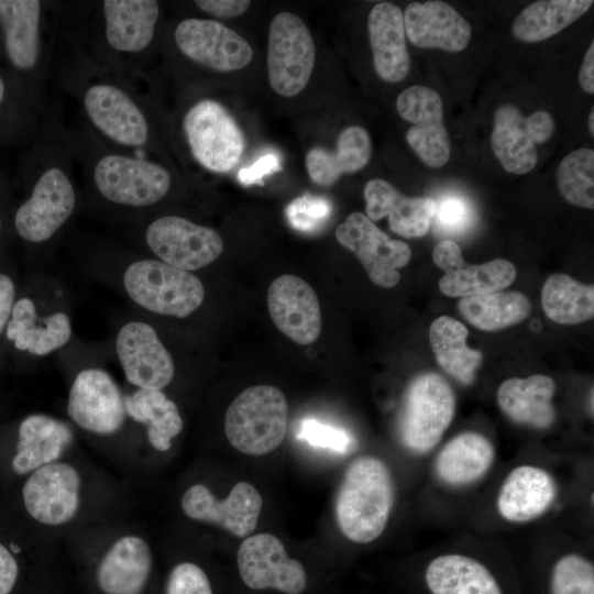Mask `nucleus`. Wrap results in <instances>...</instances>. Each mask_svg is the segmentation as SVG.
<instances>
[{"instance_id":"obj_1","label":"nucleus","mask_w":594,"mask_h":594,"mask_svg":"<svg viewBox=\"0 0 594 594\" xmlns=\"http://www.w3.org/2000/svg\"><path fill=\"white\" fill-rule=\"evenodd\" d=\"M395 502V484L387 464L375 457L354 459L336 497V519L345 538L369 543L385 530Z\"/></svg>"},{"instance_id":"obj_2","label":"nucleus","mask_w":594,"mask_h":594,"mask_svg":"<svg viewBox=\"0 0 594 594\" xmlns=\"http://www.w3.org/2000/svg\"><path fill=\"white\" fill-rule=\"evenodd\" d=\"M288 405L272 385L251 386L230 404L224 418L229 442L240 452L262 455L275 450L287 431Z\"/></svg>"},{"instance_id":"obj_3","label":"nucleus","mask_w":594,"mask_h":594,"mask_svg":"<svg viewBox=\"0 0 594 594\" xmlns=\"http://www.w3.org/2000/svg\"><path fill=\"white\" fill-rule=\"evenodd\" d=\"M455 395L437 373H422L408 385L399 418V439L415 454H425L441 440L455 413Z\"/></svg>"},{"instance_id":"obj_4","label":"nucleus","mask_w":594,"mask_h":594,"mask_svg":"<svg viewBox=\"0 0 594 594\" xmlns=\"http://www.w3.org/2000/svg\"><path fill=\"white\" fill-rule=\"evenodd\" d=\"M123 286L136 305L177 318L193 314L205 298L204 285L196 275L155 260L129 265L123 274Z\"/></svg>"},{"instance_id":"obj_5","label":"nucleus","mask_w":594,"mask_h":594,"mask_svg":"<svg viewBox=\"0 0 594 594\" xmlns=\"http://www.w3.org/2000/svg\"><path fill=\"white\" fill-rule=\"evenodd\" d=\"M316 59L312 35L292 12L277 13L268 29L267 74L272 89L294 97L307 86Z\"/></svg>"},{"instance_id":"obj_6","label":"nucleus","mask_w":594,"mask_h":594,"mask_svg":"<svg viewBox=\"0 0 594 594\" xmlns=\"http://www.w3.org/2000/svg\"><path fill=\"white\" fill-rule=\"evenodd\" d=\"M184 131L195 158L215 173L231 170L244 151V136L235 120L211 99L201 100L187 111Z\"/></svg>"},{"instance_id":"obj_7","label":"nucleus","mask_w":594,"mask_h":594,"mask_svg":"<svg viewBox=\"0 0 594 594\" xmlns=\"http://www.w3.org/2000/svg\"><path fill=\"white\" fill-rule=\"evenodd\" d=\"M94 179L105 198L131 207L160 201L172 183L169 173L161 165L119 154L101 157L95 166Z\"/></svg>"},{"instance_id":"obj_8","label":"nucleus","mask_w":594,"mask_h":594,"mask_svg":"<svg viewBox=\"0 0 594 594\" xmlns=\"http://www.w3.org/2000/svg\"><path fill=\"white\" fill-rule=\"evenodd\" d=\"M336 238L356 255L370 279L383 288H391L399 282L398 268L407 265L411 257L407 243L391 239L361 212L348 216L338 226Z\"/></svg>"},{"instance_id":"obj_9","label":"nucleus","mask_w":594,"mask_h":594,"mask_svg":"<svg viewBox=\"0 0 594 594\" xmlns=\"http://www.w3.org/2000/svg\"><path fill=\"white\" fill-rule=\"evenodd\" d=\"M145 240L162 262L188 272L211 264L223 250L217 231L178 216L154 220L146 229Z\"/></svg>"},{"instance_id":"obj_10","label":"nucleus","mask_w":594,"mask_h":594,"mask_svg":"<svg viewBox=\"0 0 594 594\" xmlns=\"http://www.w3.org/2000/svg\"><path fill=\"white\" fill-rule=\"evenodd\" d=\"M81 477L75 466L56 461L45 464L28 476L22 487L26 513L46 526L72 521L80 506Z\"/></svg>"},{"instance_id":"obj_11","label":"nucleus","mask_w":594,"mask_h":594,"mask_svg":"<svg viewBox=\"0 0 594 594\" xmlns=\"http://www.w3.org/2000/svg\"><path fill=\"white\" fill-rule=\"evenodd\" d=\"M396 109L411 123L406 141L422 163L432 168L446 165L450 158V140L440 95L426 86H410L398 95Z\"/></svg>"},{"instance_id":"obj_12","label":"nucleus","mask_w":594,"mask_h":594,"mask_svg":"<svg viewBox=\"0 0 594 594\" xmlns=\"http://www.w3.org/2000/svg\"><path fill=\"white\" fill-rule=\"evenodd\" d=\"M237 561L240 576L250 588H274L286 594H300L306 588L304 566L287 557L284 544L274 535L257 534L244 539Z\"/></svg>"},{"instance_id":"obj_13","label":"nucleus","mask_w":594,"mask_h":594,"mask_svg":"<svg viewBox=\"0 0 594 594\" xmlns=\"http://www.w3.org/2000/svg\"><path fill=\"white\" fill-rule=\"evenodd\" d=\"M75 204V190L68 176L61 168L51 167L37 179L31 197L16 210L15 229L29 242H44L66 222Z\"/></svg>"},{"instance_id":"obj_14","label":"nucleus","mask_w":594,"mask_h":594,"mask_svg":"<svg viewBox=\"0 0 594 594\" xmlns=\"http://www.w3.org/2000/svg\"><path fill=\"white\" fill-rule=\"evenodd\" d=\"M67 414L80 428L101 436L119 431L127 416L118 385L100 369L77 374L69 391Z\"/></svg>"},{"instance_id":"obj_15","label":"nucleus","mask_w":594,"mask_h":594,"mask_svg":"<svg viewBox=\"0 0 594 594\" xmlns=\"http://www.w3.org/2000/svg\"><path fill=\"white\" fill-rule=\"evenodd\" d=\"M174 36L185 56L213 70H239L253 58L252 47L244 37L213 20H183Z\"/></svg>"},{"instance_id":"obj_16","label":"nucleus","mask_w":594,"mask_h":594,"mask_svg":"<svg viewBox=\"0 0 594 594\" xmlns=\"http://www.w3.org/2000/svg\"><path fill=\"white\" fill-rule=\"evenodd\" d=\"M116 351L132 385L162 391L172 382L175 373L172 355L152 326L141 321L125 323L118 332Z\"/></svg>"},{"instance_id":"obj_17","label":"nucleus","mask_w":594,"mask_h":594,"mask_svg":"<svg viewBox=\"0 0 594 594\" xmlns=\"http://www.w3.org/2000/svg\"><path fill=\"white\" fill-rule=\"evenodd\" d=\"M262 504L257 490L246 482L237 483L222 502L204 484L191 485L180 499L188 518L218 525L237 537L249 536L255 529Z\"/></svg>"},{"instance_id":"obj_18","label":"nucleus","mask_w":594,"mask_h":594,"mask_svg":"<svg viewBox=\"0 0 594 594\" xmlns=\"http://www.w3.org/2000/svg\"><path fill=\"white\" fill-rule=\"evenodd\" d=\"M435 264L443 270L439 280L442 294L449 297H469L498 292L516 278V267L505 258L483 264L465 263L460 246L453 240L440 241L432 251Z\"/></svg>"},{"instance_id":"obj_19","label":"nucleus","mask_w":594,"mask_h":594,"mask_svg":"<svg viewBox=\"0 0 594 594\" xmlns=\"http://www.w3.org/2000/svg\"><path fill=\"white\" fill-rule=\"evenodd\" d=\"M267 307L276 328L294 342L307 345L321 332V310L312 287L296 275L274 279L267 292Z\"/></svg>"},{"instance_id":"obj_20","label":"nucleus","mask_w":594,"mask_h":594,"mask_svg":"<svg viewBox=\"0 0 594 594\" xmlns=\"http://www.w3.org/2000/svg\"><path fill=\"white\" fill-rule=\"evenodd\" d=\"M403 19L408 40L420 48L458 53L471 40L470 23L443 1L411 2L405 9Z\"/></svg>"},{"instance_id":"obj_21","label":"nucleus","mask_w":594,"mask_h":594,"mask_svg":"<svg viewBox=\"0 0 594 594\" xmlns=\"http://www.w3.org/2000/svg\"><path fill=\"white\" fill-rule=\"evenodd\" d=\"M84 105L91 122L109 139L128 146L146 143V119L120 88L108 84L94 85L87 89Z\"/></svg>"},{"instance_id":"obj_22","label":"nucleus","mask_w":594,"mask_h":594,"mask_svg":"<svg viewBox=\"0 0 594 594\" xmlns=\"http://www.w3.org/2000/svg\"><path fill=\"white\" fill-rule=\"evenodd\" d=\"M557 495L556 480L548 471L525 464L507 474L499 488L496 507L504 520L525 524L544 515Z\"/></svg>"},{"instance_id":"obj_23","label":"nucleus","mask_w":594,"mask_h":594,"mask_svg":"<svg viewBox=\"0 0 594 594\" xmlns=\"http://www.w3.org/2000/svg\"><path fill=\"white\" fill-rule=\"evenodd\" d=\"M365 211L371 221L388 218L394 233L405 238H420L427 233L436 210V201L428 197H409L387 180L374 178L364 187Z\"/></svg>"},{"instance_id":"obj_24","label":"nucleus","mask_w":594,"mask_h":594,"mask_svg":"<svg viewBox=\"0 0 594 594\" xmlns=\"http://www.w3.org/2000/svg\"><path fill=\"white\" fill-rule=\"evenodd\" d=\"M373 64L378 77L388 82L402 81L410 68L403 11L391 2H378L367 16Z\"/></svg>"},{"instance_id":"obj_25","label":"nucleus","mask_w":594,"mask_h":594,"mask_svg":"<svg viewBox=\"0 0 594 594\" xmlns=\"http://www.w3.org/2000/svg\"><path fill=\"white\" fill-rule=\"evenodd\" d=\"M153 565L152 551L141 537L117 539L101 558L97 583L105 594H141Z\"/></svg>"},{"instance_id":"obj_26","label":"nucleus","mask_w":594,"mask_h":594,"mask_svg":"<svg viewBox=\"0 0 594 594\" xmlns=\"http://www.w3.org/2000/svg\"><path fill=\"white\" fill-rule=\"evenodd\" d=\"M74 440L69 426L53 417L35 414L24 418L18 430L14 473L24 475L58 461Z\"/></svg>"},{"instance_id":"obj_27","label":"nucleus","mask_w":594,"mask_h":594,"mask_svg":"<svg viewBox=\"0 0 594 594\" xmlns=\"http://www.w3.org/2000/svg\"><path fill=\"white\" fill-rule=\"evenodd\" d=\"M554 381L543 374L505 380L497 391V403L512 421L535 429H548L556 420L552 398Z\"/></svg>"},{"instance_id":"obj_28","label":"nucleus","mask_w":594,"mask_h":594,"mask_svg":"<svg viewBox=\"0 0 594 594\" xmlns=\"http://www.w3.org/2000/svg\"><path fill=\"white\" fill-rule=\"evenodd\" d=\"M495 460V449L483 435L465 431L453 437L435 460V474L444 485L462 488L480 481Z\"/></svg>"},{"instance_id":"obj_29","label":"nucleus","mask_w":594,"mask_h":594,"mask_svg":"<svg viewBox=\"0 0 594 594\" xmlns=\"http://www.w3.org/2000/svg\"><path fill=\"white\" fill-rule=\"evenodd\" d=\"M70 337L72 324L66 314L54 312L38 318L30 298H21L14 304L7 326V338L18 350L46 355L65 345Z\"/></svg>"},{"instance_id":"obj_30","label":"nucleus","mask_w":594,"mask_h":594,"mask_svg":"<svg viewBox=\"0 0 594 594\" xmlns=\"http://www.w3.org/2000/svg\"><path fill=\"white\" fill-rule=\"evenodd\" d=\"M106 36L120 52L136 53L151 43L160 14L154 0H106L102 2Z\"/></svg>"},{"instance_id":"obj_31","label":"nucleus","mask_w":594,"mask_h":594,"mask_svg":"<svg viewBox=\"0 0 594 594\" xmlns=\"http://www.w3.org/2000/svg\"><path fill=\"white\" fill-rule=\"evenodd\" d=\"M372 144L367 131L351 125L341 131L334 152L314 147L306 155V167L311 180L320 186L333 185L341 175L362 169L370 161Z\"/></svg>"},{"instance_id":"obj_32","label":"nucleus","mask_w":594,"mask_h":594,"mask_svg":"<svg viewBox=\"0 0 594 594\" xmlns=\"http://www.w3.org/2000/svg\"><path fill=\"white\" fill-rule=\"evenodd\" d=\"M425 581L431 594H503L483 563L458 553L432 559L426 568Z\"/></svg>"},{"instance_id":"obj_33","label":"nucleus","mask_w":594,"mask_h":594,"mask_svg":"<svg viewBox=\"0 0 594 594\" xmlns=\"http://www.w3.org/2000/svg\"><path fill=\"white\" fill-rule=\"evenodd\" d=\"M41 2L0 0V23L9 59L19 69L33 68L40 53Z\"/></svg>"},{"instance_id":"obj_34","label":"nucleus","mask_w":594,"mask_h":594,"mask_svg":"<svg viewBox=\"0 0 594 594\" xmlns=\"http://www.w3.org/2000/svg\"><path fill=\"white\" fill-rule=\"evenodd\" d=\"M468 334L466 327L449 316H440L429 329L430 344L439 366L463 385L474 382L483 360L480 351L466 345Z\"/></svg>"},{"instance_id":"obj_35","label":"nucleus","mask_w":594,"mask_h":594,"mask_svg":"<svg viewBox=\"0 0 594 594\" xmlns=\"http://www.w3.org/2000/svg\"><path fill=\"white\" fill-rule=\"evenodd\" d=\"M492 150L504 169L522 175L537 164L536 145L527 134L525 117L514 105L505 103L494 113Z\"/></svg>"},{"instance_id":"obj_36","label":"nucleus","mask_w":594,"mask_h":594,"mask_svg":"<svg viewBox=\"0 0 594 594\" xmlns=\"http://www.w3.org/2000/svg\"><path fill=\"white\" fill-rule=\"evenodd\" d=\"M127 415L134 421L146 425L151 446L165 452L172 440L182 431L183 419L176 404L157 389L139 388L123 396Z\"/></svg>"},{"instance_id":"obj_37","label":"nucleus","mask_w":594,"mask_h":594,"mask_svg":"<svg viewBox=\"0 0 594 594\" xmlns=\"http://www.w3.org/2000/svg\"><path fill=\"white\" fill-rule=\"evenodd\" d=\"M592 0H541L527 6L512 25L514 36L524 43L544 41L572 24L593 4Z\"/></svg>"},{"instance_id":"obj_38","label":"nucleus","mask_w":594,"mask_h":594,"mask_svg":"<svg viewBox=\"0 0 594 594\" xmlns=\"http://www.w3.org/2000/svg\"><path fill=\"white\" fill-rule=\"evenodd\" d=\"M463 318L484 331H496L519 323L531 309L528 298L519 292H494L462 297L458 305Z\"/></svg>"},{"instance_id":"obj_39","label":"nucleus","mask_w":594,"mask_h":594,"mask_svg":"<svg viewBox=\"0 0 594 594\" xmlns=\"http://www.w3.org/2000/svg\"><path fill=\"white\" fill-rule=\"evenodd\" d=\"M541 305L550 320L576 324L594 316V287L566 274H553L543 284Z\"/></svg>"},{"instance_id":"obj_40","label":"nucleus","mask_w":594,"mask_h":594,"mask_svg":"<svg viewBox=\"0 0 594 594\" xmlns=\"http://www.w3.org/2000/svg\"><path fill=\"white\" fill-rule=\"evenodd\" d=\"M561 196L570 204L594 208V151L582 147L569 153L557 169Z\"/></svg>"},{"instance_id":"obj_41","label":"nucleus","mask_w":594,"mask_h":594,"mask_svg":"<svg viewBox=\"0 0 594 594\" xmlns=\"http://www.w3.org/2000/svg\"><path fill=\"white\" fill-rule=\"evenodd\" d=\"M551 594H594V565L586 558L568 553L554 563L550 578Z\"/></svg>"},{"instance_id":"obj_42","label":"nucleus","mask_w":594,"mask_h":594,"mask_svg":"<svg viewBox=\"0 0 594 594\" xmlns=\"http://www.w3.org/2000/svg\"><path fill=\"white\" fill-rule=\"evenodd\" d=\"M331 213V201L311 194L295 198L286 208L289 224L304 233H315L322 229Z\"/></svg>"},{"instance_id":"obj_43","label":"nucleus","mask_w":594,"mask_h":594,"mask_svg":"<svg viewBox=\"0 0 594 594\" xmlns=\"http://www.w3.org/2000/svg\"><path fill=\"white\" fill-rule=\"evenodd\" d=\"M435 229L441 235L458 237L465 233L474 220V211L465 198L446 196L436 202Z\"/></svg>"},{"instance_id":"obj_44","label":"nucleus","mask_w":594,"mask_h":594,"mask_svg":"<svg viewBox=\"0 0 594 594\" xmlns=\"http://www.w3.org/2000/svg\"><path fill=\"white\" fill-rule=\"evenodd\" d=\"M296 436L299 440L307 442L311 447L338 453L350 452L354 442L346 430L315 418H305L301 420Z\"/></svg>"},{"instance_id":"obj_45","label":"nucleus","mask_w":594,"mask_h":594,"mask_svg":"<svg viewBox=\"0 0 594 594\" xmlns=\"http://www.w3.org/2000/svg\"><path fill=\"white\" fill-rule=\"evenodd\" d=\"M166 594H212L204 570L195 563L183 562L170 571Z\"/></svg>"},{"instance_id":"obj_46","label":"nucleus","mask_w":594,"mask_h":594,"mask_svg":"<svg viewBox=\"0 0 594 594\" xmlns=\"http://www.w3.org/2000/svg\"><path fill=\"white\" fill-rule=\"evenodd\" d=\"M282 169L280 157L277 153L271 152L258 157L252 165L243 167L238 173V179L242 185L250 186L261 184L262 179Z\"/></svg>"},{"instance_id":"obj_47","label":"nucleus","mask_w":594,"mask_h":594,"mask_svg":"<svg viewBox=\"0 0 594 594\" xmlns=\"http://www.w3.org/2000/svg\"><path fill=\"white\" fill-rule=\"evenodd\" d=\"M525 127L535 145L547 142L554 133V120L544 110L535 111L528 118H525Z\"/></svg>"},{"instance_id":"obj_48","label":"nucleus","mask_w":594,"mask_h":594,"mask_svg":"<svg viewBox=\"0 0 594 594\" xmlns=\"http://www.w3.org/2000/svg\"><path fill=\"white\" fill-rule=\"evenodd\" d=\"M195 3L204 12L223 19L242 15L251 6L249 0H198Z\"/></svg>"},{"instance_id":"obj_49","label":"nucleus","mask_w":594,"mask_h":594,"mask_svg":"<svg viewBox=\"0 0 594 594\" xmlns=\"http://www.w3.org/2000/svg\"><path fill=\"white\" fill-rule=\"evenodd\" d=\"M19 576V564L11 551L0 542V594H10Z\"/></svg>"},{"instance_id":"obj_50","label":"nucleus","mask_w":594,"mask_h":594,"mask_svg":"<svg viewBox=\"0 0 594 594\" xmlns=\"http://www.w3.org/2000/svg\"><path fill=\"white\" fill-rule=\"evenodd\" d=\"M14 285L11 278L0 273V333L9 322L14 306Z\"/></svg>"},{"instance_id":"obj_51","label":"nucleus","mask_w":594,"mask_h":594,"mask_svg":"<svg viewBox=\"0 0 594 594\" xmlns=\"http://www.w3.org/2000/svg\"><path fill=\"white\" fill-rule=\"evenodd\" d=\"M580 87L588 94H594V41L591 42L579 72Z\"/></svg>"},{"instance_id":"obj_52","label":"nucleus","mask_w":594,"mask_h":594,"mask_svg":"<svg viewBox=\"0 0 594 594\" xmlns=\"http://www.w3.org/2000/svg\"><path fill=\"white\" fill-rule=\"evenodd\" d=\"M588 131L591 135H594V109H591L590 116H588Z\"/></svg>"},{"instance_id":"obj_53","label":"nucleus","mask_w":594,"mask_h":594,"mask_svg":"<svg viewBox=\"0 0 594 594\" xmlns=\"http://www.w3.org/2000/svg\"><path fill=\"white\" fill-rule=\"evenodd\" d=\"M3 97H4V82L2 78L0 77V105L2 102Z\"/></svg>"},{"instance_id":"obj_54","label":"nucleus","mask_w":594,"mask_h":594,"mask_svg":"<svg viewBox=\"0 0 594 594\" xmlns=\"http://www.w3.org/2000/svg\"><path fill=\"white\" fill-rule=\"evenodd\" d=\"M0 230H1V220H0Z\"/></svg>"}]
</instances>
